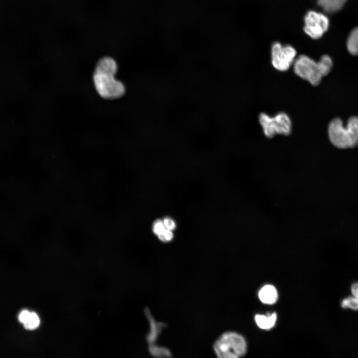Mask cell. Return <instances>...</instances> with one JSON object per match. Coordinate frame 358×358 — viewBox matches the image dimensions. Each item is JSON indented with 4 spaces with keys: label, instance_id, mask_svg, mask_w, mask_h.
Listing matches in <instances>:
<instances>
[{
    "label": "cell",
    "instance_id": "1",
    "mask_svg": "<svg viewBox=\"0 0 358 358\" xmlns=\"http://www.w3.org/2000/svg\"><path fill=\"white\" fill-rule=\"evenodd\" d=\"M117 70L116 62L109 57L101 58L96 65L93 80L97 92L103 98L117 99L125 93L123 84L114 78Z\"/></svg>",
    "mask_w": 358,
    "mask_h": 358
},
{
    "label": "cell",
    "instance_id": "2",
    "mask_svg": "<svg viewBox=\"0 0 358 358\" xmlns=\"http://www.w3.org/2000/svg\"><path fill=\"white\" fill-rule=\"evenodd\" d=\"M293 64L295 74L313 86H318L323 77L328 75L333 67L332 60L327 55L321 56L318 62L301 55L294 60Z\"/></svg>",
    "mask_w": 358,
    "mask_h": 358
},
{
    "label": "cell",
    "instance_id": "3",
    "mask_svg": "<svg viewBox=\"0 0 358 358\" xmlns=\"http://www.w3.org/2000/svg\"><path fill=\"white\" fill-rule=\"evenodd\" d=\"M340 118L331 120L328 126V136L336 147L345 149L355 147L358 145V117L352 116L344 126Z\"/></svg>",
    "mask_w": 358,
    "mask_h": 358
},
{
    "label": "cell",
    "instance_id": "4",
    "mask_svg": "<svg viewBox=\"0 0 358 358\" xmlns=\"http://www.w3.org/2000/svg\"><path fill=\"white\" fill-rule=\"evenodd\" d=\"M213 350L220 358H237L246 353L245 340L240 335L233 332L222 334L215 342Z\"/></svg>",
    "mask_w": 358,
    "mask_h": 358
},
{
    "label": "cell",
    "instance_id": "5",
    "mask_svg": "<svg viewBox=\"0 0 358 358\" xmlns=\"http://www.w3.org/2000/svg\"><path fill=\"white\" fill-rule=\"evenodd\" d=\"M259 121L265 135L268 138H271L276 134L287 136L291 133V121L285 112H279L273 117L262 112L259 114Z\"/></svg>",
    "mask_w": 358,
    "mask_h": 358
},
{
    "label": "cell",
    "instance_id": "6",
    "mask_svg": "<svg viewBox=\"0 0 358 358\" xmlns=\"http://www.w3.org/2000/svg\"><path fill=\"white\" fill-rule=\"evenodd\" d=\"M296 51L291 45L274 42L271 46V63L279 71H287L294 63Z\"/></svg>",
    "mask_w": 358,
    "mask_h": 358
},
{
    "label": "cell",
    "instance_id": "7",
    "mask_svg": "<svg viewBox=\"0 0 358 358\" xmlns=\"http://www.w3.org/2000/svg\"><path fill=\"white\" fill-rule=\"evenodd\" d=\"M304 31L309 36L314 39L321 38L327 31L329 26V20L323 13L310 10L304 17Z\"/></svg>",
    "mask_w": 358,
    "mask_h": 358
},
{
    "label": "cell",
    "instance_id": "8",
    "mask_svg": "<svg viewBox=\"0 0 358 358\" xmlns=\"http://www.w3.org/2000/svg\"><path fill=\"white\" fill-rule=\"evenodd\" d=\"M145 311V314L149 319L150 325V330L149 334L147 336V340L148 343L151 345L154 344L161 331L164 324L163 323L157 322L155 321L154 318L150 314L149 310L147 308Z\"/></svg>",
    "mask_w": 358,
    "mask_h": 358
},
{
    "label": "cell",
    "instance_id": "9",
    "mask_svg": "<svg viewBox=\"0 0 358 358\" xmlns=\"http://www.w3.org/2000/svg\"><path fill=\"white\" fill-rule=\"evenodd\" d=\"M261 301L266 304H273L277 299V292L275 288L271 285L263 286L259 292Z\"/></svg>",
    "mask_w": 358,
    "mask_h": 358
},
{
    "label": "cell",
    "instance_id": "10",
    "mask_svg": "<svg viewBox=\"0 0 358 358\" xmlns=\"http://www.w3.org/2000/svg\"><path fill=\"white\" fill-rule=\"evenodd\" d=\"M347 0H317L318 5L326 12L334 13L340 10Z\"/></svg>",
    "mask_w": 358,
    "mask_h": 358
},
{
    "label": "cell",
    "instance_id": "11",
    "mask_svg": "<svg viewBox=\"0 0 358 358\" xmlns=\"http://www.w3.org/2000/svg\"><path fill=\"white\" fill-rule=\"evenodd\" d=\"M276 320V314L273 313L268 316L262 315H256L255 321L258 326L261 329H269L273 327Z\"/></svg>",
    "mask_w": 358,
    "mask_h": 358
},
{
    "label": "cell",
    "instance_id": "12",
    "mask_svg": "<svg viewBox=\"0 0 358 358\" xmlns=\"http://www.w3.org/2000/svg\"><path fill=\"white\" fill-rule=\"evenodd\" d=\"M347 47L351 55H358V27L350 32L347 41Z\"/></svg>",
    "mask_w": 358,
    "mask_h": 358
},
{
    "label": "cell",
    "instance_id": "13",
    "mask_svg": "<svg viewBox=\"0 0 358 358\" xmlns=\"http://www.w3.org/2000/svg\"><path fill=\"white\" fill-rule=\"evenodd\" d=\"M149 351L152 356L156 357H168L171 356V353L167 348L154 344L150 345Z\"/></svg>",
    "mask_w": 358,
    "mask_h": 358
},
{
    "label": "cell",
    "instance_id": "14",
    "mask_svg": "<svg viewBox=\"0 0 358 358\" xmlns=\"http://www.w3.org/2000/svg\"><path fill=\"white\" fill-rule=\"evenodd\" d=\"M341 306L344 309L358 310V298L353 296L347 297L342 300Z\"/></svg>",
    "mask_w": 358,
    "mask_h": 358
},
{
    "label": "cell",
    "instance_id": "15",
    "mask_svg": "<svg viewBox=\"0 0 358 358\" xmlns=\"http://www.w3.org/2000/svg\"><path fill=\"white\" fill-rule=\"evenodd\" d=\"M40 324V319L38 316L34 312H30L29 317L23 324L25 329L34 330L36 329Z\"/></svg>",
    "mask_w": 358,
    "mask_h": 358
},
{
    "label": "cell",
    "instance_id": "16",
    "mask_svg": "<svg viewBox=\"0 0 358 358\" xmlns=\"http://www.w3.org/2000/svg\"><path fill=\"white\" fill-rule=\"evenodd\" d=\"M166 229L163 221L158 219L156 220L153 225V231L154 233L158 236Z\"/></svg>",
    "mask_w": 358,
    "mask_h": 358
},
{
    "label": "cell",
    "instance_id": "17",
    "mask_svg": "<svg viewBox=\"0 0 358 358\" xmlns=\"http://www.w3.org/2000/svg\"><path fill=\"white\" fill-rule=\"evenodd\" d=\"M159 240L163 242H170L173 238L172 231L166 229L163 232L158 236Z\"/></svg>",
    "mask_w": 358,
    "mask_h": 358
},
{
    "label": "cell",
    "instance_id": "18",
    "mask_svg": "<svg viewBox=\"0 0 358 358\" xmlns=\"http://www.w3.org/2000/svg\"><path fill=\"white\" fill-rule=\"evenodd\" d=\"M166 229L173 231L175 229L176 224L175 221L170 217H166L163 220Z\"/></svg>",
    "mask_w": 358,
    "mask_h": 358
},
{
    "label": "cell",
    "instance_id": "19",
    "mask_svg": "<svg viewBox=\"0 0 358 358\" xmlns=\"http://www.w3.org/2000/svg\"><path fill=\"white\" fill-rule=\"evenodd\" d=\"M30 313L26 310L22 311L18 316L19 321L23 324H24L29 317Z\"/></svg>",
    "mask_w": 358,
    "mask_h": 358
},
{
    "label": "cell",
    "instance_id": "20",
    "mask_svg": "<svg viewBox=\"0 0 358 358\" xmlns=\"http://www.w3.org/2000/svg\"><path fill=\"white\" fill-rule=\"evenodd\" d=\"M352 295L358 298V282L354 283L351 287Z\"/></svg>",
    "mask_w": 358,
    "mask_h": 358
}]
</instances>
